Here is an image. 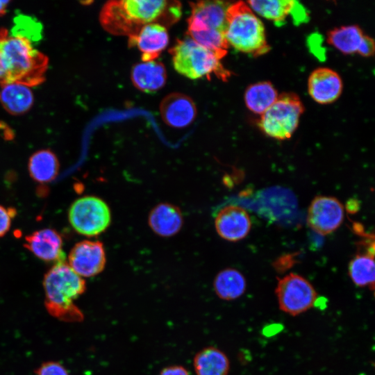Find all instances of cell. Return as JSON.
Here are the masks:
<instances>
[{
  "mask_svg": "<svg viewBox=\"0 0 375 375\" xmlns=\"http://www.w3.org/2000/svg\"><path fill=\"white\" fill-rule=\"evenodd\" d=\"M72 227L79 234L94 237L104 232L111 222L107 203L95 196H85L74 201L68 212Z\"/></svg>",
  "mask_w": 375,
  "mask_h": 375,
  "instance_id": "7",
  "label": "cell"
},
{
  "mask_svg": "<svg viewBox=\"0 0 375 375\" xmlns=\"http://www.w3.org/2000/svg\"><path fill=\"white\" fill-rule=\"evenodd\" d=\"M28 38L0 30V84L18 83L28 87L42 83L48 58Z\"/></svg>",
  "mask_w": 375,
  "mask_h": 375,
  "instance_id": "2",
  "label": "cell"
},
{
  "mask_svg": "<svg viewBox=\"0 0 375 375\" xmlns=\"http://www.w3.org/2000/svg\"><path fill=\"white\" fill-rule=\"evenodd\" d=\"M24 246L35 256L47 262L65 260L62 238L56 230L46 228L26 235Z\"/></svg>",
  "mask_w": 375,
  "mask_h": 375,
  "instance_id": "14",
  "label": "cell"
},
{
  "mask_svg": "<svg viewBox=\"0 0 375 375\" xmlns=\"http://www.w3.org/2000/svg\"><path fill=\"white\" fill-rule=\"evenodd\" d=\"M0 101L3 108L12 115L27 112L33 103V95L29 87L18 83L1 85Z\"/></svg>",
  "mask_w": 375,
  "mask_h": 375,
  "instance_id": "21",
  "label": "cell"
},
{
  "mask_svg": "<svg viewBox=\"0 0 375 375\" xmlns=\"http://www.w3.org/2000/svg\"><path fill=\"white\" fill-rule=\"evenodd\" d=\"M35 375H69L68 370L60 362L47 361L42 362L35 370Z\"/></svg>",
  "mask_w": 375,
  "mask_h": 375,
  "instance_id": "28",
  "label": "cell"
},
{
  "mask_svg": "<svg viewBox=\"0 0 375 375\" xmlns=\"http://www.w3.org/2000/svg\"><path fill=\"white\" fill-rule=\"evenodd\" d=\"M218 235L230 242L244 239L249 233L251 222L248 212L242 207L229 205L218 211L215 217Z\"/></svg>",
  "mask_w": 375,
  "mask_h": 375,
  "instance_id": "12",
  "label": "cell"
},
{
  "mask_svg": "<svg viewBox=\"0 0 375 375\" xmlns=\"http://www.w3.org/2000/svg\"><path fill=\"white\" fill-rule=\"evenodd\" d=\"M191 15L188 29L210 28L224 34L226 12L231 3L221 1H201L190 3Z\"/></svg>",
  "mask_w": 375,
  "mask_h": 375,
  "instance_id": "13",
  "label": "cell"
},
{
  "mask_svg": "<svg viewBox=\"0 0 375 375\" xmlns=\"http://www.w3.org/2000/svg\"><path fill=\"white\" fill-rule=\"evenodd\" d=\"M303 111V106L296 94H283L261 115L258 125L272 138L288 139L296 130Z\"/></svg>",
  "mask_w": 375,
  "mask_h": 375,
  "instance_id": "6",
  "label": "cell"
},
{
  "mask_svg": "<svg viewBox=\"0 0 375 375\" xmlns=\"http://www.w3.org/2000/svg\"><path fill=\"white\" fill-rule=\"evenodd\" d=\"M188 35L198 44L214 53L219 59L228 51L224 33L210 28L188 29Z\"/></svg>",
  "mask_w": 375,
  "mask_h": 375,
  "instance_id": "27",
  "label": "cell"
},
{
  "mask_svg": "<svg viewBox=\"0 0 375 375\" xmlns=\"http://www.w3.org/2000/svg\"><path fill=\"white\" fill-rule=\"evenodd\" d=\"M308 87L310 97L315 101L326 104L340 97L342 83L335 71L328 68H318L310 75Z\"/></svg>",
  "mask_w": 375,
  "mask_h": 375,
  "instance_id": "17",
  "label": "cell"
},
{
  "mask_svg": "<svg viewBox=\"0 0 375 375\" xmlns=\"http://www.w3.org/2000/svg\"><path fill=\"white\" fill-rule=\"evenodd\" d=\"M374 254L365 251L358 252L349 264L348 273L352 282L358 287L374 288Z\"/></svg>",
  "mask_w": 375,
  "mask_h": 375,
  "instance_id": "24",
  "label": "cell"
},
{
  "mask_svg": "<svg viewBox=\"0 0 375 375\" xmlns=\"http://www.w3.org/2000/svg\"><path fill=\"white\" fill-rule=\"evenodd\" d=\"M344 208L333 197L317 196L311 201L307 215L308 225L317 233L326 235L342 223Z\"/></svg>",
  "mask_w": 375,
  "mask_h": 375,
  "instance_id": "9",
  "label": "cell"
},
{
  "mask_svg": "<svg viewBox=\"0 0 375 375\" xmlns=\"http://www.w3.org/2000/svg\"><path fill=\"white\" fill-rule=\"evenodd\" d=\"M181 14V4L176 1H110L103 6L99 20L108 32L130 37L149 24L171 26Z\"/></svg>",
  "mask_w": 375,
  "mask_h": 375,
  "instance_id": "1",
  "label": "cell"
},
{
  "mask_svg": "<svg viewBox=\"0 0 375 375\" xmlns=\"http://www.w3.org/2000/svg\"><path fill=\"white\" fill-rule=\"evenodd\" d=\"M15 213L14 208H7L0 205V238L4 236L10 230L11 220Z\"/></svg>",
  "mask_w": 375,
  "mask_h": 375,
  "instance_id": "29",
  "label": "cell"
},
{
  "mask_svg": "<svg viewBox=\"0 0 375 375\" xmlns=\"http://www.w3.org/2000/svg\"><path fill=\"white\" fill-rule=\"evenodd\" d=\"M224 37L236 50L253 56H260L269 50L261 20L243 1L228 7Z\"/></svg>",
  "mask_w": 375,
  "mask_h": 375,
  "instance_id": "4",
  "label": "cell"
},
{
  "mask_svg": "<svg viewBox=\"0 0 375 375\" xmlns=\"http://www.w3.org/2000/svg\"><path fill=\"white\" fill-rule=\"evenodd\" d=\"M168 43L166 27L154 23L144 26L135 35L128 37L129 46H135L139 49L142 62L155 60Z\"/></svg>",
  "mask_w": 375,
  "mask_h": 375,
  "instance_id": "16",
  "label": "cell"
},
{
  "mask_svg": "<svg viewBox=\"0 0 375 375\" xmlns=\"http://www.w3.org/2000/svg\"><path fill=\"white\" fill-rule=\"evenodd\" d=\"M374 40L369 36L364 35L357 52L362 56H370L374 53Z\"/></svg>",
  "mask_w": 375,
  "mask_h": 375,
  "instance_id": "30",
  "label": "cell"
},
{
  "mask_svg": "<svg viewBox=\"0 0 375 375\" xmlns=\"http://www.w3.org/2000/svg\"><path fill=\"white\" fill-rule=\"evenodd\" d=\"M364 34L357 26H346L332 30L328 35V42L345 54L358 51Z\"/></svg>",
  "mask_w": 375,
  "mask_h": 375,
  "instance_id": "26",
  "label": "cell"
},
{
  "mask_svg": "<svg viewBox=\"0 0 375 375\" xmlns=\"http://www.w3.org/2000/svg\"><path fill=\"white\" fill-rule=\"evenodd\" d=\"M163 122L168 126L181 128L189 126L195 119L197 108L193 100L184 94L171 93L160 105Z\"/></svg>",
  "mask_w": 375,
  "mask_h": 375,
  "instance_id": "15",
  "label": "cell"
},
{
  "mask_svg": "<svg viewBox=\"0 0 375 375\" xmlns=\"http://www.w3.org/2000/svg\"><path fill=\"white\" fill-rule=\"evenodd\" d=\"M158 375H190L189 372L181 365H171L163 368Z\"/></svg>",
  "mask_w": 375,
  "mask_h": 375,
  "instance_id": "31",
  "label": "cell"
},
{
  "mask_svg": "<svg viewBox=\"0 0 375 375\" xmlns=\"http://www.w3.org/2000/svg\"><path fill=\"white\" fill-rule=\"evenodd\" d=\"M169 53L175 70L188 78H209L212 74L223 81L230 77V72L223 67L220 59L214 53L188 36L178 40Z\"/></svg>",
  "mask_w": 375,
  "mask_h": 375,
  "instance_id": "5",
  "label": "cell"
},
{
  "mask_svg": "<svg viewBox=\"0 0 375 375\" xmlns=\"http://www.w3.org/2000/svg\"><path fill=\"white\" fill-rule=\"evenodd\" d=\"M68 265L82 278L100 274L106 263V251L98 240H83L76 243L68 256Z\"/></svg>",
  "mask_w": 375,
  "mask_h": 375,
  "instance_id": "10",
  "label": "cell"
},
{
  "mask_svg": "<svg viewBox=\"0 0 375 375\" xmlns=\"http://www.w3.org/2000/svg\"><path fill=\"white\" fill-rule=\"evenodd\" d=\"M148 224L154 233L169 238L180 231L183 224V217L178 206L169 203H160L150 211Z\"/></svg>",
  "mask_w": 375,
  "mask_h": 375,
  "instance_id": "18",
  "label": "cell"
},
{
  "mask_svg": "<svg viewBox=\"0 0 375 375\" xmlns=\"http://www.w3.org/2000/svg\"><path fill=\"white\" fill-rule=\"evenodd\" d=\"M42 286L44 307L53 317L64 322H80L84 315L75 301L86 290L83 278L64 260L54 265L44 274Z\"/></svg>",
  "mask_w": 375,
  "mask_h": 375,
  "instance_id": "3",
  "label": "cell"
},
{
  "mask_svg": "<svg viewBox=\"0 0 375 375\" xmlns=\"http://www.w3.org/2000/svg\"><path fill=\"white\" fill-rule=\"evenodd\" d=\"M258 15L281 26L285 24L288 15L296 25L308 21V13L298 1L290 0H258L247 2Z\"/></svg>",
  "mask_w": 375,
  "mask_h": 375,
  "instance_id": "11",
  "label": "cell"
},
{
  "mask_svg": "<svg viewBox=\"0 0 375 375\" xmlns=\"http://www.w3.org/2000/svg\"><path fill=\"white\" fill-rule=\"evenodd\" d=\"M59 167L57 156L49 149L35 152L31 155L28 162L31 178L41 184L53 181L58 174Z\"/></svg>",
  "mask_w": 375,
  "mask_h": 375,
  "instance_id": "23",
  "label": "cell"
},
{
  "mask_svg": "<svg viewBox=\"0 0 375 375\" xmlns=\"http://www.w3.org/2000/svg\"><path fill=\"white\" fill-rule=\"evenodd\" d=\"M193 366L197 375H228L230 361L227 355L219 349L208 347L196 353Z\"/></svg>",
  "mask_w": 375,
  "mask_h": 375,
  "instance_id": "20",
  "label": "cell"
},
{
  "mask_svg": "<svg viewBox=\"0 0 375 375\" xmlns=\"http://www.w3.org/2000/svg\"><path fill=\"white\" fill-rule=\"evenodd\" d=\"M360 202L358 199H350L346 203V210L349 213L354 214L360 209Z\"/></svg>",
  "mask_w": 375,
  "mask_h": 375,
  "instance_id": "32",
  "label": "cell"
},
{
  "mask_svg": "<svg viewBox=\"0 0 375 375\" xmlns=\"http://www.w3.org/2000/svg\"><path fill=\"white\" fill-rule=\"evenodd\" d=\"M8 3V1H0V16H2L6 13Z\"/></svg>",
  "mask_w": 375,
  "mask_h": 375,
  "instance_id": "33",
  "label": "cell"
},
{
  "mask_svg": "<svg viewBox=\"0 0 375 375\" xmlns=\"http://www.w3.org/2000/svg\"><path fill=\"white\" fill-rule=\"evenodd\" d=\"M278 97L272 84L265 81L248 87L244 94V101L251 111L262 115L276 101Z\"/></svg>",
  "mask_w": 375,
  "mask_h": 375,
  "instance_id": "25",
  "label": "cell"
},
{
  "mask_svg": "<svg viewBox=\"0 0 375 375\" xmlns=\"http://www.w3.org/2000/svg\"><path fill=\"white\" fill-rule=\"evenodd\" d=\"M213 289L219 299L233 301L244 294L247 290V281L238 269L226 268L215 276Z\"/></svg>",
  "mask_w": 375,
  "mask_h": 375,
  "instance_id": "22",
  "label": "cell"
},
{
  "mask_svg": "<svg viewBox=\"0 0 375 375\" xmlns=\"http://www.w3.org/2000/svg\"><path fill=\"white\" fill-rule=\"evenodd\" d=\"M275 293L279 309L292 316L306 312L317 301L313 285L303 276L294 273L278 279Z\"/></svg>",
  "mask_w": 375,
  "mask_h": 375,
  "instance_id": "8",
  "label": "cell"
},
{
  "mask_svg": "<svg viewBox=\"0 0 375 375\" xmlns=\"http://www.w3.org/2000/svg\"><path fill=\"white\" fill-rule=\"evenodd\" d=\"M131 78L138 90L153 92L164 86L167 79L165 67L156 60L142 62L133 67Z\"/></svg>",
  "mask_w": 375,
  "mask_h": 375,
  "instance_id": "19",
  "label": "cell"
}]
</instances>
